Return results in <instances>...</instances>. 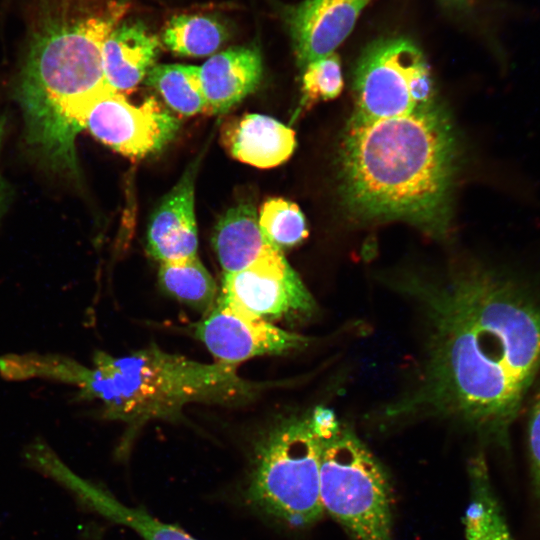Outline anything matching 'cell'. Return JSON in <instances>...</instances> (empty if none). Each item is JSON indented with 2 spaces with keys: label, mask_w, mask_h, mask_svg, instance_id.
<instances>
[{
  "label": "cell",
  "mask_w": 540,
  "mask_h": 540,
  "mask_svg": "<svg viewBox=\"0 0 540 540\" xmlns=\"http://www.w3.org/2000/svg\"><path fill=\"white\" fill-rule=\"evenodd\" d=\"M469 475L471 498L464 516L466 540H514L481 455L472 459Z\"/></svg>",
  "instance_id": "cell-18"
},
{
  "label": "cell",
  "mask_w": 540,
  "mask_h": 540,
  "mask_svg": "<svg viewBox=\"0 0 540 540\" xmlns=\"http://www.w3.org/2000/svg\"><path fill=\"white\" fill-rule=\"evenodd\" d=\"M20 371L25 380L70 385L80 399L98 402L105 418L126 424L125 449L148 421L177 420L192 402L241 404L261 388L239 377L235 366L197 362L154 345L121 357L97 351L90 367L67 356L30 352Z\"/></svg>",
  "instance_id": "cell-3"
},
{
  "label": "cell",
  "mask_w": 540,
  "mask_h": 540,
  "mask_svg": "<svg viewBox=\"0 0 540 540\" xmlns=\"http://www.w3.org/2000/svg\"><path fill=\"white\" fill-rule=\"evenodd\" d=\"M352 118L399 117L437 102L428 61L406 37L380 38L362 52L354 72Z\"/></svg>",
  "instance_id": "cell-7"
},
{
  "label": "cell",
  "mask_w": 540,
  "mask_h": 540,
  "mask_svg": "<svg viewBox=\"0 0 540 540\" xmlns=\"http://www.w3.org/2000/svg\"><path fill=\"white\" fill-rule=\"evenodd\" d=\"M309 416L312 429L321 441L331 439L340 429L335 412L327 407L317 406Z\"/></svg>",
  "instance_id": "cell-25"
},
{
  "label": "cell",
  "mask_w": 540,
  "mask_h": 540,
  "mask_svg": "<svg viewBox=\"0 0 540 540\" xmlns=\"http://www.w3.org/2000/svg\"><path fill=\"white\" fill-rule=\"evenodd\" d=\"M392 286L416 308L421 342L412 386L380 413L449 420L505 444L540 369V305L477 263L407 274Z\"/></svg>",
  "instance_id": "cell-1"
},
{
  "label": "cell",
  "mask_w": 540,
  "mask_h": 540,
  "mask_svg": "<svg viewBox=\"0 0 540 540\" xmlns=\"http://www.w3.org/2000/svg\"><path fill=\"white\" fill-rule=\"evenodd\" d=\"M262 75V57L256 47H231L210 57L200 66L207 114L228 112L257 89Z\"/></svg>",
  "instance_id": "cell-14"
},
{
  "label": "cell",
  "mask_w": 540,
  "mask_h": 540,
  "mask_svg": "<svg viewBox=\"0 0 540 540\" xmlns=\"http://www.w3.org/2000/svg\"><path fill=\"white\" fill-rule=\"evenodd\" d=\"M258 224L265 239L280 250L296 246L308 236L302 211L283 198H269L262 204Z\"/></svg>",
  "instance_id": "cell-22"
},
{
  "label": "cell",
  "mask_w": 540,
  "mask_h": 540,
  "mask_svg": "<svg viewBox=\"0 0 540 540\" xmlns=\"http://www.w3.org/2000/svg\"><path fill=\"white\" fill-rule=\"evenodd\" d=\"M323 442L310 416L277 423L258 441L245 495L263 513L294 528L310 526L324 514L320 496Z\"/></svg>",
  "instance_id": "cell-5"
},
{
  "label": "cell",
  "mask_w": 540,
  "mask_h": 540,
  "mask_svg": "<svg viewBox=\"0 0 540 540\" xmlns=\"http://www.w3.org/2000/svg\"><path fill=\"white\" fill-rule=\"evenodd\" d=\"M322 442L320 496L324 511L353 540H392V495L382 465L344 426Z\"/></svg>",
  "instance_id": "cell-6"
},
{
  "label": "cell",
  "mask_w": 540,
  "mask_h": 540,
  "mask_svg": "<svg viewBox=\"0 0 540 540\" xmlns=\"http://www.w3.org/2000/svg\"><path fill=\"white\" fill-rule=\"evenodd\" d=\"M228 38V32L218 20L202 15H177L165 25L164 46L172 53L185 57L213 54Z\"/></svg>",
  "instance_id": "cell-20"
},
{
  "label": "cell",
  "mask_w": 540,
  "mask_h": 540,
  "mask_svg": "<svg viewBox=\"0 0 540 540\" xmlns=\"http://www.w3.org/2000/svg\"><path fill=\"white\" fill-rule=\"evenodd\" d=\"M159 282L178 300L200 309L213 306L216 284L197 255L161 262Z\"/></svg>",
  "instance_id": "cell-21"
},
{
  "label": "cell",
  "mask_w": 540,
  "mask_h": 540,
  "mask_svg": "<svg viewBox=\"0 0 540 540\" xmlns=\"http://www.w3.org/2000/svg\"><path fill=\"white\" fill-rule=\"evenodd\" d=\"M165 104L182 116L207 114L200 67L188 64H155L145 78Z\"/></svg>",
  "instance_id": "cell-19"
},
{
  "label": "cell",
  "mask_w": 540,
  "mask_h": 540,
  "mask_svg": "<svg viewBox=\"0 0 540 540\" xmlns=\"http://www.w3.org/2000/svg\"><path fill=\"white\" fill-rule=\"evenodd\" d=\"M456 131L438 101L411 114L350 118L339 149L344 201L368 220L406 221L435 236L450 222Z\"/></svg>",
  "instance_id": "cell-2"
},
{
  "label": "cell",
  "mask_w": 540,
  "mask_h": 540,
  "mask_svg": "<svg viewBox=\"0 0 540 540\" xmlns=\"http://www.w3.org/2000/svg\"><path fill=\"white\" fill-rule=\"evenodd\" d=\"M194 334L217 362L230 366L256 356L303 348L309 341L220 297L208 316L195 326Z\"/></svg>",
  "instance_id": "cell-10"
},
{
  "label": "cell",
  "mask_w": 540,
  "mask_h": 540,
  "mask_svg": "<svg viewBox=\"0 0 540 540\" xmlns=\"http://www.w3.org/2000/svg\"><path fill=\"white\" fill-rule=\"evenodd\" d=\"M343 85L340 59L335 52L315 60L303 68V103L312 105L319 100L334 99Z\"/></svg>",
  "instance_id": "cell-23"
},
{
  "label": "cell",
  "mask_w": 540,
  "mask_h": 540,
  "mask_svg": "<svg viewBox=\"0 0 540 540\" xmlns=\"http://www.w3.org/2000/svg\"><path fill=\"white\" fill-rule=\"evenodd\" d=\"M26 456L37 468L65 484L89 508L129 527L141 540H198L177 526L159 521L143 509L124 505L107 490L79 477L41 440L30 445Z\"/></svg>",
  "instance_id": "cell-11"
},
{
  "label": "cell",
  "mask_w": 540,
  "mask_h": 540,
  "mask_svg": "<svg viewBox=\"0 0 540 540\" xmlns=\"http://www.w3.org/2000/svg\"><path fill=\"white\" fill-rule=\"evenodd\" d=\"M371 0H303L287 11V25L299 66L334 53L352 32Z\"/></svg>",
  "instance_id": "cell-12"
},
{
  "label": "cell",
  "mask_w": 540,
  "mask_h": 540,
  "mask_svg": "<svg viewBox=\"0 0 540 540\" xmlns=\"http://www.w3.org/2000/svg\"><path fill=\"white\" fill-rule=\"evenodd\" d=\"M221 142L236 160L272 168L289 159L296 147L295 131L268 115L247 113L226 122Z\"/></svg>",
  "instance_id": "cell-15"
},
{
  "label": "cell",
  "mask_w": 540,
  "mask_h": 540,
  "mask_svg": "<svg viewBox=\"0 0 540 540\" xmlns=\"http://www.w3.org/2000/svg\"><path fill=\"white\" fill-rule=\"evenodd\" d=\"M127 7L112 2L100 13L50 20L31 41L17 99L26 142L53 171L79 172L75 142L86 111L112 89L104 77L103 44Z\"/></svg>",
  "instance_id": "cell-4"
},
{
  "label": "cell",
  "mask_w": 540,
  "mask_h": 540,
  "mask_svg": "<svg viewBox=\"0 0 540 540\" xmlns=\"http://www.w3.org/2000/svg\"><path fill=\"white\" fill-rule=\"evenodd\" d=\"M198 160L190 164L178 182L160 200L147 226L146 248L160 262L197 255L195 180Z\"/></svg>",
  "instance_id": "cell-13"
},
{
  "label": "cell",
  "mask_w": 540,
  "mask_h": 540,
  "mask_svg": "<svg viewBox=\"0 0 540 540\" xmlns=\"http://www.w3.org/2000/svg\"><path fill=\"white\" fill-rule=\"evenodd\" d=\"M212 245L224 273L247 268L272 246L260 230L252 203H239L222 215L215 225Z\"/></svg>",
  "instance_id": "cell-17"
},
{
  "label": "cell",
  "mask_w": 540,
  "mask_h": 540,
  "mask_svg": "<svg viewBox=\"0 0 540 540\" xmlns=\"http://www.w3.org/2000/svg\"><path fill=\"white\" fill-rule=\"evenodd\" d=\"M220 298L268 319H304L315 300L282 250L270 246L247 268L224 273Z\"/></svg>",
  "instance_id": "cell-9"
},
{
  "label": "cell",
  "mask_w": 540,
  "mask_h": 540,
  "mask_svg": "<svg viewBox=\"0 0 540 540\" xmlns=\"http://www.w3.org/2000/svg\"><path fill=\"white\" fill-rule=\"evenodd\" d=\"M529 451L531 470L540 502V390L533 402L528 425Z\"/></svg>",
  "instance_id": "cell-24"
},
{
  "label": "cell",
  "mask_w": 540,
  "mask_h": 540,
  "mask_svg": "<svg viewBox=\"0 0 540 540\" xmlns=\"http://www.w3.org/2000/svg\"><path fill=\"white\" fill-rule=\"evenodd\" d=\"M5 126H6V117L2 115L0 116V151H1V144L3 141L4 132H5ZM8 200H9L8 184L6 180L3 178L0 171V220L2 219L3 215L5 214L7 210Z\"/></svg>",
  "instance_id": "cell-26"
},
{
  "label": "cell",
  "mask_w": 540,
  "mask_h": 540,
  "mask_svg": "<svg viewBox=\"0 0 540 540\" xmlns=\"http://www.w3.org/2000/svg\"><path fill=\"white\" fill-rule=\"evenodd\" d=\"M160 42L142 22L118 24L102 48L107 84L117 92L134 89L156 64Z\"/></svg>",
  "instance_id": "cell-16"
},
{
  "label": "cell",
  "mask_w": 540,
  "mask_h": 540,
  "mask_svg": "<svg viewBox=\"0 0 540 540\" xmlns=\"http://www.w3.org/2000/svg\"><path fill=\"white\" fill-rule=\"evenodd\" d=\"M179 128V118L155 97L136 105L113 89L101 93L84 118V129L95 139L133 160L159 153Z\"/></svg>",
  "instance_id": "cell-8"
}]
</instances>
